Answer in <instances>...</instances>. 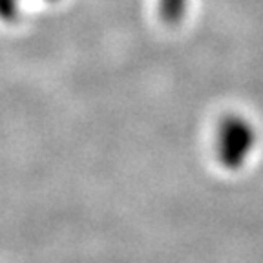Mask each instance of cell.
I'll list each match as a JSON object with an SVG mask.
<instances>
[{"instance_id":"6da1fadb","label":"cell","mask_w":263,"mask_h":263,"mask_svg":"<svg viewBox=\"0 0 263 263\" xmlns=\"http://www.w3.org/2000/svg\"><path fill=\"white\" fill-rule=\"evenodd\" d=\"M0 18L6 22L16 18V0H0Z\"/></svg>"}]
</instances>
